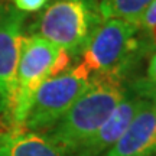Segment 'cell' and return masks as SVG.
Masks as SVG:
<instances>
[{
    "label": "cell",
    "mask_w": 156,
    "mask_h": 156,
    "mask_svg": "<svg viewBox=\"0 0 156 156\" xmlns=\"http://www.w3.org/2000/svg\"><path fill=\"white\" fill-rule=\"evenodd\" d=\"M153 0H98L101 16L107 19H122L139 25Z\"/></svg>",
    "instance_id": "cell-10"
},
{
    "label": "cell",
    "mask_w": 156,
    "mask_h": 156,
    "mask_svg": "<svg viewBox=\"0 0 156 156\" xmlns=\"http://www.w3.org/2000/svg\"><path fill=\"white\" fill-rule=\"evenodd\" d=\"M71 55L52 42L34 34L22 36L19 61H17V85L15 104L10 119L13 130H22L36 90L49 78L67 71Z\"/></svg>",
    "instance_id": "cell-2"
},
{
    "label": "cell",
    "mask_w": 156,
    "mask_h": 156,
    "mask_svg": "<svg viewBox=\"0 0 156 156\" xmlns=\"http://www.w3.org/2000/svg\"><path fill=\"white\" fill-rule=\"evenodd\" d=\"M12 2L15 9L26 15V13H35V12L42 10L49 0H12Z\"/></svg>",
    "instance_id": "cell-13"
},
{
    "label": "cell",
    "mask_w": 156,
    "mask_h": 156,
    "mask_svg": "<svg viewBox=\"0 0 156 156\" xmlns=\"http://www.w3.org/2000/svg\"><path fill=\"white\" fill-rule=\"evenodd\" d=\"M156 155V97L146 95L127 130L104 156Z\"/></svg>",
    "instance_id": "cell-8"
},
{
    "label": "cell",
    "mask_w": 156,
    "mask_h": 156,
    "mask_svg": "<svg viewBox=\"0 0 156 156\" xmlns=\"http://www.w3.org/2000/svg\"><path fill=\"white\" fill-rule=\"evenodd\" d=\"M91 74L83 64L45 81L35 93L22 130L39 132L52 129L88 88Z\"/></svg>",
    "instance_id": "cell-5"
},
{
    "label": "cell",
    "mask_w": 156,
    "mask_h": 156,
    "mask_svg": "<svg viewBox=\"0 0 156 156\" xmlns=\"http://www.w3.org/2000/svg\"><path fill=\"white\" fill-rule=\"evenodd\" d=\"M139 87L146 95H153L156 97V52L152 55L147 67V75L145 80L137 81Z\"/></svg>",
    "instance_id": "cell-12"
},
{
    "label": "cell",
    "mask_w": 156,
    "mask_h": 156,
    "mask_svg": "<svg viewBox=\"0 0 156 156\" xmlns=\"http://www.w3.org/2000/svg\"><path fill=\"white\" fill-rule=\"evenodd\" d=\"M155 156H156V155H155Z\"/></svg>",
    "instance_id": "cell-15"
},
{
    "label": "cell",
    "mask_w": 156,
    "mask_h": 156,
    "mask_svg": "<svg viewBox=\"0 0 156 156\" xmlns=\"http://www.w3.org/2000/svg\"><path fill=\"white\" fill-rule=\"evenodd\" d=\"M26 15L9 3L0 5V112L12 114L17 85V61Z\"/></svg>",
    "instance_id": "cell-6"
},
{
    "label": "cell",
    "mask_w": 156,
    "mask_h": 156,
    "mask_svg": "<svg viewBox=\"0 0 156 156\" xmlns=\"http://www.w3.org/2000/svg\"><path fill=\"white\" fill-rule=\"evenodd\" d=\"M122 80L112 77H91L88 88L77 98L51 133L45 136L64 153H73L88 140L112 116L124 97Z\"/></svg>",
    "instance_id": "cell-1"
},
{
    "label": "cell",
    "mask_w": 156,
    "mask_h": 156,
    "mask_svg": "<svg viewBox=\"0 0 156 156\" xmlns=\"http://www.w3.org/2000/svg\"><path fill=\"white\" fill-rule=\"evenodd\" d=\"M104 22L98 0H56L35 23L36 35L69 55L84 51L94 29Z\"/></svg>",
    "instance_id": "cell-4"
},
{
    "label": "cell",
    "mask_w": 156,
    "mask_h": 156,
    "mask_svg": "<svg viewBox=\"0 0 156 156\" xmlns=\"http://www.w3.org/2000/svg\"><path fill=\"white\" fill-rule=\"evenodd\" d=\"M139 25L122 19L101 22L88 38L83 51V64L91 77L122 80L129 65L142 49Z\"/></svg>",
    "instance_id": "cell-3"
},
{
    "label": "cell",
    "mask_w": 156,
    "mask_h": 156,
    "mask_svg": "<svg viewBox=\"0 0 156 156\" xmlns=\"http://www.w3.org/2000/svg\"><path fill=\"white\" fill-rule=\"evenodd\" d=\"M145 98L146 94L140 90L137 83H134L130 88H126L124 97L117 104L112 116L88 140L73 152V156H100L113 147L127 130Z\"/></svg>",
    "instance_id": "cell-7"
},
{
    "label": "cell",
    "mask_w": 156,
    "mask_h": 156,
    "mask_svg": "<svg viewBox=\"0 0 156 156\" xmlns=\"http://www.w3.org/2000/svg\"><path fill=\"white\" fill-rule=\"evenodd\" d=\"M140 29L156 46V0L152 2V5L145 12L140 22Z\"/></svg>",
    "instance_id": "cell-11"
},
{
    "label": "cell",
    "mask_w": 156,
    "mask_h": 156,
    "mask_svg": "<svg viewBox=\"0 0 156 156\" xmlns=\"http://www.w3.org/2000/svg\"><path fill=\"white\" fill-rule=\"evenodd\" d=\"M7 3V0H0V5H6Z\"/></svg>",
    "instance_id": "cell-14"
},
{
    "label": "cell",
    "mask_w": 156,
    "mask_h": 156,
    "mask_svg": "<svg viewBox=\"0 0 156 156\" xmlns=\"http://www.w3.org/2000/svg\"><path fill=\"white\" fill-rule=\"evenodd\" d=\"M65 153L45 134L13 130L0 134V156H64Z\"/></svg>",
    "instance_id": "cell-9"
}]
</instances>
